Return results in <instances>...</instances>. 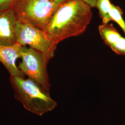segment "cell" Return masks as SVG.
Returning <instances> with one entry per match:
<instances>
[{"label":"cell","mask_w":125,"mask_h":125,"mask_svg":"<svg viewBox=\"0 0 125 125\" xmlns=\"http://www.w3.org/2000/svg\"><path fill=\"white\" fill-rule=\"evenodd\" d=\"M17 21L13 8L0 10V45H11L17 43L16 27Z\"/></svg>","instance_id":"8992f818"},{"label":"cell","mask_w":125,"mask_h":125,"mask_svg":"<svg viewBox=\"0 0 125 125\" xmlns=\"http://www.w3.org/2000/svg\"><path fill=\"white\" fill-rule=\"evenodd\" d=\"M92 17L91 8L82 0H68L51 19L45 31L57 45L85 31Z\"/></svg>","instance_id":"6da1fadb"},{"label":"cell","mask_w":125,"mask_h":125,"mask_svg":"<svg viewBox=\"0 0 125 125\" xmlns=\"http://www.w3.org/2000/svg\"><path fill=\"white\" fill-rule=\"evenodd\" d=\"M17 43L22 46L29 45L42 54L49 62L53 58L57 44L45 30L30 24L18 21L16 27Z\"/></svg>","instance_id":"277c9868"},{"label":"cell","mask_w":125,"mask_h":125,"mask_svg":"<svg viewBox=\"0 0 125 125\" xmlns=\"http://www.w3.org/2000/svg\"><path fill=\"white\" fill-rule=\"evenodd\" d=\"M14 97L25 109L38 116L52 111L57 103L35 82L29 78L10 76Z\"/></svg>","instance_id":"7a4b0ae2"},{"label":"cell","mask_w":125,"mask_h":125,"mask_svg":"<svg viewBox=\"0 0 125 125\" xmlns=\"http://www.w3.org/2000/svg\"><path fill=\"white\" fill-rule=\"evenodd\" d=\"M18 0H0V10L12 8Z\"/></svg>","instance_id":"7c38bea8"},{"label":"cell","mask_w":125,"mask_h":125,"mask_svg":"<svg viewBox=\"0 0 125 125\" xmlns=\"http://www.w3.org/2000/svg\"><path fill=\"white\" fill-rule=\"evenodd\" d=\"M110 48L118 55H125V38L122 37L116 43L112 45Z\"/></svg>","instance_id":"8fae6325"},{"label":"cell","mask_w":125,"mask_h":125,"mask_svg":"<svg viewBox=\"0 0 125 125\" xmlns=\"http://www.w3.org/2000/svg\"><path fill=\"white\" fill-rule=\"evenodd\" d=\"M84 1L86 3L89 5V6L92 8L95 7L96 3L98 0H82Z\"/></svg>","instance_id":"4fadbf2b"},{"label":"cell","mask_w":125,"mask_h":125,"mask_svg":"<svg viewBox=\"0 0 125 125\" xmlns=\"http://www.w3.org/2000/svg\"><path fill=\"white\" fill-rule=\"evenodd\" d=\"M68 0H18L13 7L18 21L45 30L60 6Z\"/></svg>","instance_id":"3957f363"},{"label":"cell","mask_w":125,"mask_h":125,"mask_svg":"<svg viewBox=\"0 0 125 125\" xmlns=\"http://www.w3.org/2000/svg\"><path fill=\"white\" fill-rule=\"evenodd\" d=\"M111 5L112 3L109 0H98L97 1L95 7L98 9L103 24H107L111 21L110 16Z\"/></svg>","instance_id":"9c48e42d"},{"label":"cell","mask_w":125,"mask_h":125,"mask_svg":"<svg viewBox=\"0 0 125 125\" xmlns=\"http://www.w3.org/2000/svg\"><path fill=\"white\" fill-rule=\"evenodd\" d=\"M22 61L18 67L24 75L35 82L47 93L51 84L47 71L46 61L40 52L31 47L22 46L21 51Z\"/></svg>","instance_id":"5b68a950"},{"label":"cell","mask_w":125,"mask_h":125,"mask_svg":"<svg viewBox=\"0 0 125 125\" xmlns=\"http://www.w3.org/2000/svg\"><path fill=\"white\" fill-rule=\"evenodd\" d=\"M123 11L121 8L112 4L110 12V16L111 21L116 22L121 27L125 34V22L122 17Z\"/></svg>","instance_id":"30bf717a"},{"label":"cell","mask_w":125,"mask_h":125,"mask_svg":"<svg viewBox=\"0 0 125 125\" xmlns=\"http://www.w3.org/2000/svg\"><path fill=\"white\" fill-rule=\"evenodd\" d=\"M22 47L17 43L11 45H0V62L8 70L10 76H25L16 64L17 60L21 57Z\"/></svg>","instance_id":"52a82bcc"},{"label":"cell","mask_w":125,"mask_h":125,"mask_svg":"<svg viewBox=\"0 0 125 125\" xmlns=\"http://www.w3.org/2000/svg\"><path fill=\"white\" fill-rule=\"evenodd\" d=\"M99 32L105 43L109 47L120 40L122 36L112 24H103L98 27Z\"/></svg>","instance_id":"ba28073f"}]
</instances>
